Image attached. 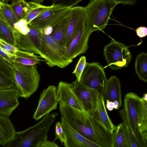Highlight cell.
<instances>
[{"label": "cell", "mask_w": 147, "mask_h": 147, "mask_svg": "<svg viewBox=\"0 0 147 147\" xmlns=\"http://www.w3.org/2000/svg\"><path fill=\"white\" fill-rule=\"evenodd\" d=\"M28 27L30 31L28 34L36 48L40 51L43 39V30L31 27Z\"/></svg>", "instance_id": "31"}, {"label": "cell", "mask_w": 147, "mask_h": 147, "mask_svg": "<svg viewBox=\"0 0 147 147\" xmlns=\"http://www.w3.org/2000/svg\"><path fill=\"white\" fill-rule=\"evenodd\" d=\"M0 147H1V145H0Z\"/></svg>", "instance_id": "49"}, {"label": "cell", "mask_w": 147, "mask_h": 147, "mask_svg": "<svg viewBox=\"0 0 147 147\" xmlns=\"http://www.w3.org/2000/svg\"><path fill=\"white\" fill-rule=\"evenodd\" d=\"M118 4L119 3L124 5H134L138 0H113Z\"/></svg>", "instance_id": "43"}, {"label": "cell", "mask_w": 147, "mask_h": 147, "mask_svg": "<svg viewBox=\"0 0 147 147\" xmlns=\"http://www.w3.org/2000/svg\"><path fill=\"white\" fill-rule=\"evenodd\" d=\"M105 102L107 108L110 111H112L114 109H118L121 107L117 101L112 102L107 100Z\"/></svg>", "instance_id": "41"}, {"label": "cell", "mask_w": 147, "mask_h": 147, "mask_svg": "<svg viewBox=\"0 0 147 147\" xmlns=\"http://www.w3.org/2000/svg\"><path fill=\"white\" fill-rule=\"evenodd\" d=\"M117 5L113 0H91L84 7L85 24L91 34L96 31H102L105 28Z\"/></svg>", "instance_id": "2"}, {"label": "cell", "mask_w": 147, "mask_h": 147, "mask_svg": "<svg viewBox=\"0 0 147 147\" xmlns=\"http://www.w3.org/2000/svg\"><path fill=\"white\" fill-rule=\"evenodd\" d=\"M121 84L119 78L115 76L107 80L102 96L105 103L107 100L117 101L121 106L122 104Z\"/></svg>", "instance_id": "18"}, {"label": "cell", "mask_w": 147, "mask_h": 147, "mask_svg": "<svg viewBox=\"0 0 147 147\" xmlns=\"http://www.w3.org/2000/svg\"><path fill=\"white\" fill-rule=\"evenodd\" d=\"M57 145L55 142L47 140L44 144L43 147H57Z\"/></svg>", "instance_id": "44"}, {"label": "cell", "mask_w": 147, "mask_h": 147, "mask_svg": "<svg viewBox=\"0 0 147 147\" xmlns=\"http://www.w3.org/2000/svg\"><path fill=\"white\" fill-rule=\"evenodd\" d=\"M86 63V57L85 56L81 57L79 60L72 74L75 75L76 80L80 81Z\"/></svg>", "instance_id": "33"}, {"label": "cell", "mask_w": 147, "mask_h": 147, "mask_svg": "<svg viewBox=\"0 0 147 147\" xmlns=\"http://www.w3.org/2000/svg\"><path fill=\"white\" fill-rule=\"evenodd\" d=\"M83 0H52V5L72 7Z\"/></svg>", "instance_id": "38"}, {"label": "cell", "mask_w": 147, "mask_h": 147, "mask_svg": "<svg viewBox=\"0 0 147 147\" xmlns=\"http://www.w3.org/2000/svg\"><path fill=\"white\" fill-rule=\"evenodd\" d=\"M137 35L140 38L146 36L147 35V28L141 26L137 28L136 30Z\"/></svg>", "instance_id": "42"}, {"label": "cell", "mask_w": 147, "mask_h": 147, "mask_svg": "<svg viewBox=\"0 0 147 147\" xmlns=\"http://www.w3.org/2000/svg\"><path fill=\"white\" fill-rule=\"evenodd\" d=\"M135 69L139 78L147 82V53L141 52L137 55L135 59Z\"/></svg>", "instance_id": "24"}, {"label": "cell", "mask_w": 147, "mask_h": 147, "mask_svg": "<svg viewBox=\"0 0 147 147\" xmlns=\"http://www.w3.org/2000/svg\"><path fill=\"white\" fill-rule=\"evenodd\" d=\"M10 5L19 20L24 18L28 9V2L25 0H13Z\"/></svg>", "instance_id": "28"}, {"label": "cell", "mask_w": 147, "mask_h": 147, "mask_svg": "<svg viewBox=\"0 0 147 147\" xmlns=\"http://www.w3.org/2000/svg\"><path fill=\"white\" fill-rule=\"evenodd\" d=\"M13 33L16 46L18 49L32 52L40 56V51L36 48L28 34H24L14 28Z\"/></svg>", "instance_id": "21"}, {"label": "cell", "mask_w": 147, "mask_h": 147, "mask_svg": "<svg viewBox=\"0 0 147 147\" xmlns=\"http://www.w3.org/2000/svg\"><path fill=\"white\" fill-rule=\"evenodd\" d=\"M9 117L0 114V145L3 147L13 139L16 132Z\"/></svg>", "instance_id": "20"}, {"label": "cell", "mask_w": 147, "mask_h": 147, "mask_svg": "<svg viewBox=\"0 0 147 147\" xmlns=\"http://www.w3.org/2000/svg\"><path fill=\"white\" fill-rule=\"evenodd\" d=\"M140 98L135 93H127L124 98V109L127 122L138 147H147V138L143 135L140 128Z\"/></svg>", "instance_id": "5"}, {"label": "cell", "mask_w": 147, "mask_h": 147, "mask_svg": "<svg viewBox=\"0 0 147 147\" xmlns=\"http://www.w3.org/2000/svg\"><path fill=\"white\" fill-rule=\"evenodd\" d=\"M57 91L55 86L49 85L41 93L38 105L33 116V118L36 121L57 109L59 102Z\"/></svg>", "instance_id": "11"}, {"label": "cell", "mask_w": 147, "mask_h": 147, "mask_svg": "<svg viewBox=\"0 0 147 147\" xmlns=\"http://www.w3.org/2000/svg\"><path fill=\"white\" fill-rule=\"evenodd\" d=\"M13 29V27L5 20L0 17V38L16 46Z\"/></svg>", "instance_id": "27"}, {"label": "cell", "mask_w": 147, "mask_h": 147, "mask_svg": "<svg viewBox=\"0 0 147 147\" xmlns=\"http://www.w3.org/2000/svg\"><path fill=\"white\" fill-rule=\"evenodd\" d=\"M20 94L16 88L0 89V114L9 117L19 104Z\"/></svg>", "instance_id": "15"}, {"label": "cell", "mask_w": 147, "mask_h": 147, "mask_svg": "<svg viewBox=\"0 0 147 147\" xmlns=\"http://www.w3.org/2000/svg\"><path fill=\"white\" fill-rule=\"evenodd\" d=\"M57 95L59 102L85 112L80 100L72 90L69 83L60 82L57 86Z\"/></svg>", "instance_id": "17"}, {"label": "cell", "mask_w": 147, "mask_h": 147, "mask_svg": "<svg viewBox=\"0 0 147 147\" xmlns=\"http://www.w3.org/2000/svg\"><path fill=\"white\" fill-rule=\"evenodd\" d=\"M0 11L3 16L2 18L5 20L13 27L19 21L10 4L3 2L1 5Z\"/></svg>", "instance_id": "30"}, {"label": "cell", "mask_w": 147, "mask_h": 147, "mask_svg": "<svg viewBox=\"0 0 147 147\" xmlns=\"http://www.w3.org/2000/svg\"><path fill=\"white\" fill-rule=\"evenodd\" d=\"M115 131L114 147H130L128 135L123 123L119 124Z\"/></svg>", "instance_id": "26"}, {"label": "cell", "mask_w": 147, "mask_h": 147, "mask_svg": "<svg viewBox=\"0 0 147 147\" xmlns=\"http://www.w3.org/2000/svg\"><path fill=\"white\" fill-rule=\"evenodd\" d=\"M15 87L16 86L15 82L0 72V89H8Z\"/></svg>", "instance_id": "35"}, {"label": "cell", "mask_w": 147, "mask_h": 147, "mask_svg": "<svg viewBox=\"0 0 147 147\" xmlns=\"http://www.w3.org/2000/svg\"><path fill=\"white\" fill-rule=\"evenodd\" d=\"M107 80L102 66L98 62H86L80 81L85 86L96 90L102 95Z\"/></svg>", "instance_id": "8"}, {"label": "cell", "mask_w": 147, "mask_h": 147, "mask_svg": "<svg viewBox=\"0 0 147 147\" xmlns=\"http://www.w3.org/2000/svg\"><path fill=\"white\" fill-rule=\"evenodd\" d=\"M0 57L8 64L15 62L16 55L3 49L0 47Z\"/></svg>", "instance_id": "40"}, {"label": "cell", "mask_w": 147, "mask_h": 147, "mask_svg": "<svg viewBox=\"0 0 147 147\" xmlns=\"http://www.w3.org/2000/svg\"><path fill=\"white\" fill-rule=\"evenodd\" d=\"M58 114H49L34 125L22 131L16 132L13 139L4 147H43L47 140L50 128Z\"/></svg>", "instance_id": "1"}, {"label": "cell", "mask_w": 147, "mask_h": 147, "mask_svg": "<svg viewBox=\"0 0 147 147\" xmlns=\"http://www.w3.org/2000/svg\"><path fill=\"white\" fill-rule=\"evenodd\" d=\"M13 0H0V1L3 2H5L7 3L9 1Z\"/></svg>", "instance_id": "47"}, {"label": "cell", "mask_w": 147, "mask_h": 147, "mask_svg": "<svg viewBox=\"0 0 147 147\" xmlns=\"http://www.w3.org/2000/svg\"><path fill=\"white\" fill-rule=\"evenodd\" d=\"M0 72L4 76L14 81L13 75L9 64L0 57Z\"/></svg>", "instance_id": "34"}, {"label": "cell", "mask_w": 147, "mask_h": 147, "mask_svg": "<svg viewBox=\"0 0 147 147\" xmlns=\"http://www.w3.org/2000/svg\"><path fill=\"white\" fill-rule=\"evenodd\" d=\"M84 7L75 6L71 7L66 38L63 46L67 48L76 36L82 22L85 20Z\"/></svg>", "instance_id": "16"}, {"label": "cell", "mask_w": 147, "mask_h": 147, "mask_svg": "<svg viewBox=\"0 0 147 147\" xmlns=\"http://www.w3.org/2000/svg\"><path fill=\"white\" fill-rule=\"evenodd\" d=\"M41 14L38 16L28 25V26L43 30L52 27L57 22L67 15L71 7L54 5Z\"/></svg>", "instance_id": "10"}, {"label": "cell", "mask_w": 147, "mask_h": 147, "mask_svg": "<svg viewBox=\"0 0 147 147\" xmlns=\"http://www.w3.org/2000/svg\"><path fill=\"white\" fill-rule=\"evenodd\" d=\"M0 47L5 51L14 55L19 50L14 45L0 38Z\"/></svg>", "instance_id": "39"}, {"label": "cell", "mask_w": 147, "mask_h": 147, "mask_svg": "<svg viewBox=\"0 0 147 147\" xmlns=\"http://www.w3.org/2000/svg\"><path fill=\"white\" fill-rule=\"evenodd\" d=\"M60 123L66 138L63 145L65 147H99L96 144L85 138L71 127L61 117Z\"/></svg>", "instance_id": "14"}, {"label": "cell", "mask_w": 147, "mask_h": 147, "mask_svg": "<svg viewBox=\"0 0 147 147\" xmlns=\"http://www.w3.org/2000/svg\"><path fill=\"white\" fill-rule=\"evenodd\" d=\"M40 51L41 58L44 59L46 64L51 67L56 66L63 68L73 62L67 48L56 42L51 35L43 33Z\"/></svg>", "instance_id": "4"}, {"label": "cell", "mask_w": 147, "mask_h": 147, "mask_svg": "<svg viewBox=\"0 0 147 147\" xmlns=\"http://www.w3.org/2000/svg\"><path fill=\"white\" fill-rule=\"evenodd\" d=\"M139 115L141 130L143 135L147 138V101L140 98Z\"/></svg>", "instance_id": "29"}, {"label": "cell", "mask_w": 147, "mask_h": 147, "mask_svg": "<svg viewBox=\"0 0 147 147\" xmlns=\"http://www.w3.org/2000/svg\"><path fill=\"white\" fill-rule=\"evenodd\" d=\"M13 28L24 34H27L30 31L27 23L24 19L20 20L15 24Z\"/></svg>", "instance_id": "36"}, {"label": "cell", "mask_w": 147, "mask_h": 147, "mask_svg": "<svg viewBox=\"0 0 147 147\" xmlns=\"http://www.w3.org/2000/svg\"><path fill=\"white\" fill-rule=\"evenodd\" d=\"M59 105L61 117L69 125L85 138L97 144L92 129L88 125L89 115L66 104L59 102Z\"/></svg>", "instance_id": "6"}, {"label": "cell", "mask_w": 147, "mask_h": 147, "mask_svg": "<svg viewBox=\"0 0 147 147\" xmlns=\"http://www.w3.org/2000/svg\"><path fill=\"white\" fill-rule=\"evenodd\" d=\"M91 34L86 27L84 20L82 23L77 34L71 44L67 48V53L71 59H73L87 51Z\"/></svg>", "instance_id": "12"}, {"label": "cell", "mask_w": 147, "mask_h": 147, "mask_svg": "<svg viewBox=\"0 0 147 147\" xmlns=\"http://www.w3.org/2000/svg\"><path fill=\"white\" fill-rule=\"evenodd\" d=\"M119 113L128 135L130 147H138L127 122L124 109L121 110Z\"/></svg>", "instance_id": "32"}, {"label": "cell", "mask_w": 147, "mask_h": 147, "mask_svg": "<svg viewBox=\"0 0 147 147\" xmlns=\"http://www.w3.org/2000/svg\"><path fill=\"white\" fill-rule=\"evenodd\" d=\"M88 125L91 128L99 147H114V133L109 131L100 122L89 115Z\"/></svg>", "instance_id": "13"}, {"label": "cell", "mask_w": 147, "mask_h": 147, "mask_svg": "<svg viewBox=\"0 0 147 147\" xmlns=\"http://www.w3.org/2000/svg\"><path fill=\"white\" fill-rule=\"evenodd\" d=\"M71 11V10L67 15L52 26L53 30L51 35L56 42L63 46L67 36Z\"/></svg>", "instance_id": "22"}, {"label": "cell", "mask_w": 147, "mask_h": 147, "mask_svg": "<svg viewBox=\"0 0 147 147\" xmlns=\"http://www.w3.org/2000/svg\"><path fill=\"white\" fill-rule=\"evenodd\" d=\"M143 99L146 100L147 101V93L146 92V93L144 94L143 96L142 97Z\"/></svg>", "instance_id": "46"}, {"label": "cell", "mask_w": 147, "mask_h": 147, "mask_svg": "<svg viewBox=\"0 0 147 147\" xmlns=\"http://www.w3.org/2000/svg\"><path fill=\"white\" fill-rule=\"evenodd\" d=\"M31 1H33L41 3H42L45 0H30Z\"/></svg>", "instance_id": "45"}, {"label": "cell", "mask_w": 147, "mask_h": 147, "mask_svg": "<svg viewBox=\"0 0 147 147\" xmlns=\"http://www.w3.org/2000/svg\"><path fill=\"white\" fill-rule=\"evenodd\" d=\"M28 3V10L24 19L26 20L28 25L36 17L43 13L52 6V5L50 6L44 5L33 1H29Z\"/></svg>", "instance_id": "25"}, {"label": "cell", "mask_w": 147, "mask_h": 147, "mask_svg": "<svg viewBox=\"0 0 147 147\" xmlns=\"http://www.w3.org/2000/svg\"><path fill=\"white\" fill-rule=\"evenodd\" d=\"M103 54L108 66L113 70L127 67L131 59V54L128 47L113 39L105 46Z\"/></svg>", "instance_id": "7"}, {"label": "cell", "mask_w": 147, "mask_h": 147, "mask_svg": "<svg viewBox=\"0 0 147 147\" xmlns=\"http://www.w3.org/2000/svg\"><path fill=\"white\" fill-rule=\"evenodd\" d=\"M55 135L56 137L55 141L59 139L62 144L64 145L65 143L66 138L65 134L61 123L59 121L56 123L55 125Z\"/></svg>", "instance_id": "37"}, {"label": "cell", "mask_w": 147, "mask_h": 147, "mask_svg": "<svg viewBox=\"0 0 147 147\" xmlns=\"http://www.w3.org/2000/svg\"><path fill=\"white\" fill-rule=\"evenodd\" d=\"M93 117L100 122L111 133H114L116 129L117 126L113 124L107 114L103 97L99 94L96 109Z\"/></svg>", "instance_id": "19"}, {"label": "cell", "mask_w": 147, "mask_h": 147, "mask_svg": "<svg viewBox=\"0 0 147 147\" xmlns=\"http://www.w3.org/2000/svg\"><path fill=\"white\" fill-rule=\"evenodd\" d=\"M71 87L81 103L85 112L93 117L96 111L99 93L87 87L76 79L69 83Z\"/></svg>", "instance_id": "9"}, {"label": "cell", "mask_w": 147, "mask_h": 147, "mask_svg": "<svg viewBox=\"0 0 147 147\" xmlns=\"http://www.w3.org/2000/svg\"><path fill=\"white\" fill-rule=\"evenodd\" d=\"M9 64L13 71L20 97L27 99L38 87L40 76L37 66H25L15 62Z\"/></svg>", "instance_id": "3"}, {"label": "cell", "mask_w": 147, "mask_h": 147, "mask_svg": "<svg viewBox=\"0 0 147 147\" xmlns=\"http://www.w3.org/2000/svg\"><path fill=\"white\" fill-rule=\"evenodd\" d=\"M3 2H2L0 1V14L1 13V11H0V7L1 4H2Z\"/></svg>", "instance_id": "48"}, {"label": "cell", "mask_w": 147, "mask_h": 147, "mask_svg": "<svg viewBox=\"0 0 147 147\" xmlns=\"http://www.w3.org/2000/svg\"><path fill=\"white\" fill-rule=\"evenodd\" d=\"M15 62L25 66H31L39 64L42 60L39 55L33 53L18 50L15 54Z\"/></svg>", "instance_id": "23"}]
</instances>
